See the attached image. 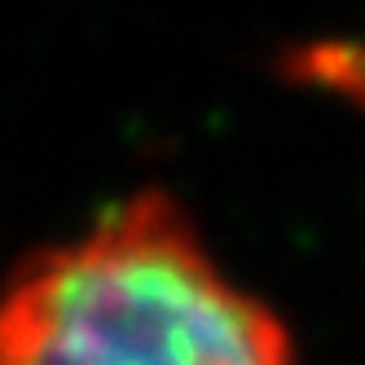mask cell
I'll list each match as a JSON object with an SVG mask.
<instances>
[{
    "instance_id": "cell-1",
    "label": "cell",
    "mask_w": 365,
    "mask_h": 365,
    "mask_svg": "<svg viewBox=\"0 0 365 365\" xmlns=\"http://www.w3.org/2000/svg\"><path fill=\"white\" fill-rule=\"evenodd\" d=\"M0 365H295L291 334L180 207L141 194L0 291Z\"/></svg>"
}]
</instances>
